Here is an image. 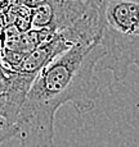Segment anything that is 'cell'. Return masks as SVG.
Instances as JSON below:
<instances>
[{
	"instance_id": "2",
	"label": "cell",
	"mask_w": 139,
	"mask_h": 147,
	"mask_svg": "<svg viewBox=\"0 0 139 147\" xmlns=\"http://www.w3.org/2000/svg\"><path fill=\"white\" fill-rule=\"evenodd\" d=\"M99 42L106 55L98 69L111 72L113 82L139 68V0H103Z\"/></svg>"
},
{
	"instance_id": "3",
	"label": "cell",
	"mask_w": 139,
	"mask_h": 147,
	"mask_svg": "<svg viewBox=\"0 0 139 147\" xmlns=\"http://www.w3.org/2000/svg\"><path fill=\"white\" fill-rule=\"evenodd\" d=\"M18 133L19 128L16 121L0 114V145H3L5 141L10 140V138L18 137Z\"/></svg>"
},
{
	"instance_id": "1",
	"label": "cell",
	"mask_w": 139,
	"mask_h": 147,
	"mask_svg": "<svg viewBox=\"0 0 139 147\" xmlns=\"http://www.w3.org/2000/svg\"><path fill=\"white\" fill-rule=\"evenodd\" d=\"M106 55L99 41L76 44L55 56L35 76L21 105L16 123L23 147H52L59 107L71 104L86 114L99 101L95 74Z\"/></svg>"
}]
</instances>
